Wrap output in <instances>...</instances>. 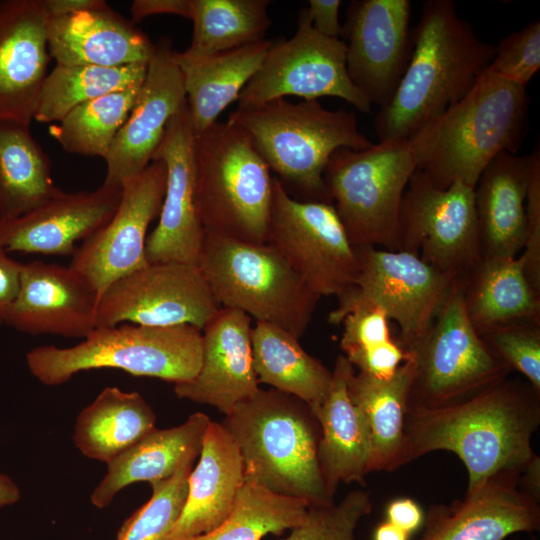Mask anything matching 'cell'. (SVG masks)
<instances>
[{
	"label": "cell",
	"mask_w": 540,
	"mask_h": 540,
	"mask_svg": "<svg viewBox=\"0 0 540 540\" xmlns=\"http://www.w3.org/2000/svg\"><path fill=\"white\" fill-rule=\"evenodd\" d=\"M540 392L508 377L465 399L406 412L410 461L430 452L456 454L468 473L467 492L506 471L522 473L537 455Z\"/></svg>",
	"instance_id": "1"
},
{
	"label": "cell",
	"mask_w": 540,
	"mask_h": 540,
	"mask_svg": "<svg viewBox=\"0 0 540 540\" xmlns=\"http://www.w3.org/2000/svg\"><path fill=\"white\" fill-rule=\"evenodd\" d=\"M412 34L404 75L374 119L379 142L411 138L462 99L495 55L451 0L426 1Z\"/></svg>",
	"instance_id": "2"
},
{
	"label": "cell",
	"mask_w": 540,
	"mask_h": 540,
	"mask_svg": "<svg viewBox=\"0 0 540 540\" xmlns=\"http://www.w3.org/2000/svg\"><path fill=\"white\" fill-rule=\"evenodd\" d=\"M527 87L488 67L470 91L408 139L421 170L438 188L456 182L474 188L498 154H516L528 126Z\"/></svg>",
	"instance_id": "3"
},
{
	"label": "cell",
	"mask_w": 540,
	"mask_h": 540,
	"mask_svg": "<svg viewBox=\"0 0 540 540\" xmlns=\"http://www.w3.org/2000/svg\"><path fill=\"white\" fill-rule=\"evenodd\" d=\"M240 451L245 480L309 505L334 502L318 460L319 422L302 400L259 389L222 421Z\"/></svg>",
	"instance_id": "4"
},
{
	"label": "cell",
	"mask_w": 540,
	"mask_h": 540,
	"mask_svg": "<svg viewBox=\"0 0 540 540\" xmlns=\"http://www.w3.org/2000/svg\"><path fill=\"white\" fill-rule=\"evenodd\" d=\"M227 120L247 131L270 171L300 201L332 204L323 178L331 155L339 148L361 151L374 144L360 132L353 111L328 110L318 100L278 98L237 107Z\"/></svg>",
	"instance_id": "5"
},
{
	"label": "cell",
	"mask_w": 540,
	"mask_h": 540,
	"mask_svg": "<svg viewBox=\"0 0 540 540\" xmlns=\"http://www.w3.org/2000/svg\"><path fill=\"white\" fill-rule=\"evenodd\" d=\"M194 154L205 233L267 243L274 177L247 131L229 120L217 121L195 136Z\"/></svg>",
	"instance_id": "6"
},
{
	"label": "cell",
	"mask_w": 540,
	"mask_h": 540,
	"mask_svg": "<svg viewBox=\"0 0 540 540\" xmlns=\"http://www.w3.org/2000/svg\"><path fill=\"white\" fill-rule=\"evenodd\" d=\"M202 361V330L190 324L96 327L75 346H39L26 354L30 373L57 386L81 371L114 368L174 384L192 380Z\"/></svg>",
	"instance_id": "7"
},
{
	"label": "cell",
	"mask_w": 540,
	"mask_h": 540,
	"mask_svg": "<svg viewBox=\"0 0 540 540\" xmlns=\"http://www.w3.org/2000/svg\"><path fill=\"white\" fill-rule=\"evenodd\" d=\"M198 267L220 307L242 311L297 338L321 298L269 243L205 233Z\"/></svg>",
	"instance_id": "8"
},
{
	"label": "cell",
	"mask_w": 540,
	"mask_h": 540,
	"mask_svg": "<svg viewBox=\"0 0 540 540\" xmlns=\"http://www.w3.org/2000/svg\"><path fill=\"white\" fill-rule=\"evenodd\" d=\"M416 169L408 140L383 141L361 151H334L324 183L355 248L400 251V207Z\"/></svg>",
	"instance_id": "9"
},
{
	"label": "cell",
	"mask_w": 540,
	"mask_h": 540,
	"mask_svg": "<svg viewBox=\"0 0 540 540\" xmlns=\"http://www.w3.org/2000/svg\"><path fill=\"white\" fill-rule=\"evenodd\" d=\"M463 281H456L429 330L407 351L414 361L407 411L457 402L511 373L469 320Z\"/></svg>",
	"instance_id": "10"
},
{
	"label": "cell",
	"mask_w": 540,
	"mask_h": 540,
	"mask_svg": "<svg viewBox=\"0 0 540 540\" xmlns=\"http://www.w3.org/2000/svg\"><path fill=\"white\" fill-rule=\"evenodd\" d=\"M359 267L353 285L328 315L332 323L357 303L380 307L399 327L398 342L407 352L429 330L458 280L407 251L356 248Z\"/></svg>",
	"instance_id": "11"
},
{
	"label": "cell",
	"mask_w": 540,
	"mask_h": 540,
	"mask_svg": "<svg viewBox=\"0 0 540 540\" xmlns=\"http://www.w3.org/2000/svg\"><path fill=\"white\" fill-rule=\"evenodd\" d=\"M267 243L318 296L339 297L356 278L359 260L330 203L300 201L273 178Z\"/></svg>",
	"instance_id": "12"
},
{
	"label": "cell",
	"mask_w": 540,
	"mask_h": 540,
	"mask_svg": "<svg viewBox=\"0 0 540 540\" xmlns=\"http://www.w3.org/2000/svg\"><path fill=\"white\" fill-rule=\"evenodd\" d=\"M399 243L441 273L465 279L481 258L474 188L456 182L440 189L416 169L401 202Z\"/></svg>",
	"instance_id": "13"
},
{
	"label": "cell",
	"mask_w": 540,
	"mask_h": 540,
	"mask_svg": "<svg viewBox=\"0 0 540 540\" xmlns=\"http://www.w3.org/2000/svg\"><path fill=\"white\" fill-rule=\"evenodd\" d=\"M286 96L303 100L332 96L361 112H371V103L349 78L345 42L318 33L306 7L298 13L296 33L272 42L237 102L238 107H253Z\"/></svg>",
	"instance_id": "14"
},
{
	"label": "cell",
	"mask_w": 540,
	"mask_h": 540,
	"mask_svg": "<svg viewBox=\"0 0 540 540\" xmlns=\"http://www.w3.org/2000/svg\"><path fill=\"white\" fill-rule=\"evenodd\" d=\"M220 308L198 266L148 263L102 293L96 327L190 324L202 330Z\"/></svg>",
	"instance_id": "15"
},
{
	"label": "cell",
	"mask_w": 540,
	"mask_h": 540,
	"mask_svg": "<svg viewBox=\"0 0 540 540\" xmlns=\"http://www.w3.org/2000/svg\"><path fill=\"white\" fill-rule=\"evenodd\" d=\"M166 180L165 163L153 160L122 186L113 216L73 253L69 266L91 284L98 298L113 282L149 263L147 231L160 214Z\"/></svg>",
	"instance_id": "16"
},
{
	"label": "cell",
	"mask_w": 540,
	"mask_h": 540,
	"mask_svg": "<svg viewBox=\"0 0 540 540\" xmlns=\"http://www.w3.org/2000/svg\"><path fill=\"white\" fill-rule=\"evenodd\" d=\"M409 0H353L342 37L353 85L380 108L393 97L413 49Z\"/></svg>",
	"instance_id": "17"
},
{
	"label": "cell",
	"mask_w": 540,
	"mask_h": 540,
	"mask_svg": "<svg viewBox=\"0 0 540 540\" xmlns=\"http://www.w3.org/2000/svg\"><path fill=\"white\" fill-rule=\"evenodd\" d=\"M195 135L187 104L171 118L153 160L167 169L158 224L147 236L149 263L178 262L198 266L205 238L196 200Z\"/></svg>",
	"instance_id": "18"
},
{
	"label": "cell",
	"mask_w": 540,
	"mask_h": 540,
	"mask_svg": "<svg viewBox=\"0 0 540 540\" xmlns=\"http://www.w3.org/2000/svg\"><path fill=\"white\" fill-rule=\"evenodd\" d=\"M168 37L155 44L135 104L104 158V184L123 186L152 161L171 118L186 103L182 72Z\"/></svg>",
	"instance_id": "19"
},
{
	"label": "cell",
	"mask_w": 540,
	"mask_h": 540,
	"mask_svg": "<svg viewBox=\"0 0 540 540\" xmlns=\"http://www.w3.org/2000/svg\"><path fill=\"white\" fill-rule=\"evenodd\" d=\"M520 472H500L450 504L424 514L419 540H505L540 528V498L520 483Z\"/></svg>",
	"instance_id": "20"
},
{
	"label": "cell",
	"mask_w": 540,
	"mask_h": 540,
	"mask_svg": "<svg viewBox=\"0 0 540 540\" xmlns=\"http://www.w3.org/2000/svg\"><path fill=\"white\" fill-rule=\"evenodd\" d=\"M98 295L75 269L43 261L23 264L4 324L30 335L84 339L96 328Z\"/></svg>",
	"instance_id": "21"
},
{
	"label": "cell",
	"mask_w": 540,
	"mask_h": 540,
	"mask_svg": "<svg viewBox=\"0 0 540 540\" xmlns=\"http://www.w3.org/2000/svg\"><path fill=\"white\" fill-rule=\"evenodd\" d=\"M42 0L0 1V121L30 126L51 59Z\"/></svg>",
	"instance_id": "22"
},
{
	"label": "cell",
	"mask_w": 540,
	"mask_h": 540,
	"mask_svg": "<svg viewBox=\"0 0 540 540\" xmlns=\"http://www.w3.org/2000/svg\"><path fill=\"white\" fill-rule=\"evenodd\" d=\"M122 186L94 191H60L36 209L0 221V249L43 255H73L76 243L104 226L115 213Z\"/></svg>",
	"instance_id": "23"
},
{
	"label": "cell",
	"mask_w": 540,
	"mask_h": 540,
	"mask_svg": "<svg viewBox=\"0 0 540 540\" xmlns=\"http://www.w3.org/2000/svg\"><path fill=\"white\" fill-rule=\"evenodd\" d=\"M251 319L236 309H219L202 329L198 373L174 384L178 398L212 406L226 416L260 389L253 368Z\"/></svg>",
	"instance_id": "24"
},
{
	"label": "cell",
	"mask_w": 540,
	"mask_h": 540,
	"mask_svg": "<svg viewBox=\"0 0 540 540\" xmlns=\"http://www.w3.org/2000/svg\"><path fill=\"white\" fill-rule=\"evenodd\" d=\"M539 146L529 155L502 152L482 171L474 202L482 258H514L524 248L525 202Z\"/></svg>",
	"instance_id": "25"
},
{
	"label": "cell",
	"mask_w": 540,
	"mask_h": 540,
	"mask_svg": "<svg viewBox=\"0 0 540 540\" xmlns=\"http://www.w3.org/2000/svg\"><path fill=\"white\" fill-rule=\"evenodd\" d=\"M47 37L50 57L65 66L148 64L155 51L149 37L109 5L48 18Z\"/></svg>",
	"instance_id": "26"
},
{
	"label": "cell",
	"mask_w": 540,
	"mask_h": 540,
	"mask_svg": "<svg viewBox=\"0 0 540 540\" xmlns=\"http://www.w3.org/2000/svg\"><path fill=\"white\" fill-rule=\"evenodd\" d=\"M245 482L243 460L221 423L210 421L198 464L188 477L181 515L168 540H191L213 531L230 514Z\"/></svg>",
	"instance_id": "27"
},
{
	"label": "cell",
	"mask_w": 540,
	"mask_h": 540,
	"mask_svg": "<svg viewBox=\"0 0 540 540\" xmlns=\"http://www.w3.org/2000/svg\"><path fill=\"white\" fill-rule=\"evenodd\" d=\"M353 370L344 355L337 357L329 392L313 411L321 430L319 465L327 492L333 499L340 483L364 484L371 473L367 425L347 390V380Z\"/></svg>",
	"instance_id": "28"
},
{
	"label": "cell",
	"mask_w": 540,
	"mask_h": 540,
	"mask_svg": "<svg viewBox=\"0 0 540 540\" xmlns=\"http://www.w3.org/2000/svg\"><path fill=\"white\" fill-rule=\"evenodd\" d=\"M210 421L206 414L196 412L178 426L151 430L107 463L106 474L91 493V503L105 508L130 484L164 480L186 463H194Z\"/></svg>",
	"instance_id": "29"
},
{
	"label": "cell",
	"mask_w": 540,
	"mask_h": 540,
	"mask_svg": "<svg viewBox=\"0 0 540 540\" xmlns=\"http://www.w3.org/2000/svg\"><path fill=\"white\" fill-rule=\"evenodd\" d=\"M272 42L263 39L208 55L175 50L195 136L217 122L222 111L237 101L243 88L259 70Z\"/></svg>",
	"instance_id": "30"
},
{
	"label": "cell",
	"mask_w": 540,
	"mask_h": 540,
	"mask_svg": "<svg viewBox=\"0 0 540 540\" xmlns=\"http://www.w3.org/2000/svg\"><path fill=\"white\" fill-rule=\"evenodd\" d=\"M413 376L409 353L390 378L378 379L354 370L348 377V394L362 413L370 437V472H393L411 462L404 424Z\"/></svg>",
	"instance_id": "31"
},
{
	"label": "cell",
	"mask_w": 540,
	"mask_h": 540,
	"mask_svg": "<svg viewBox=\"0 0 540 540\" xmlns=\"http://www.w3.org/2000/svg\"><path fill=\"white\" fill-rule=\"evenodd\" d=\"M463 295L477 332L500 324L540 322V293L529 284L520 255L480 259L463 281Z\"/></svg>",
	"instance_id": "32"
},
{
	"label": "cell",
	"mask_w": 540,
	"mask_h": 540,
	"mask_svg": "<svg viewBox=\"0 0 540 540\" xmlns=\"http://www.w3.org/2000/svg\"><path fill=\"white\" fill-rule=\"evenodd\" d=\"M156 415L143 396L104 388L77 416L72 435L87 458L108 463L153 430Z\"/></svg>",
	"instance_id": "33"
},
{
	"label": "cell",
	"mask_w": 540,
	"mask_h": 540,
	"mask_svg": "<svg viewBox=\"0 0 540 540\" xmlns=\"http://www.w3.org/2000/svg\"><path fill=\"white\" fill-rule=\"evenodd\" d=\"M251 345L259 383L302 400L312 412L322 404L332 383V371L308 354L299 338L279 326L257 321Z\"/></svg>",
	"instance_id": "34"
},
{
	"label": "cell",
	"mask_w": 540,
	"mask_h": 540,
	"mask_svg": "<svg viewBox=\"0 0 540 540\" xmlns=\"http://www.w3.org/2000/svg\"><path fill=\"white\" fill-rule=\"evenodd\" d=\"M60 191L30 126L0 121V221L24 215Z\"/></svg>",
	"instance_id": "35"
},
{
	"label": "cell",
	"mask_w": 540,
	"mask_h": 540,
	"mask_svg": "<svg viewBox=\"0 0 540 540\" xmlns=\"http://www.w3.org/2000/svg\"><path fill=\"white\" fill-rule=\"evenodd\" d=\"M148 64L118 67L58 65L48 73L34 120L53 123L77 106L110 92L143 82Z\"/></svg>",
	"instance_id": "36"
},
{
	"label": "cell",
	"mask_w": 540,
	"mask_h": 540,
	"mask_svg": "<svg viewBox=\"0 0 540 540\" xmlns=\"http://www.w3.org/2000/svg\"><path fill=\"white\" fill-rule=\"evenodd\" d=\"M269 0H192L193 36L187 52L208 55L265 39Z\"/></svg>",
	"instance_id": "37"
},
{
	"label": "cell",
	"mask_w": 540,
	"mask_h": 540,
	"mask_svg": "<svg viewBox=\"0 0 540 540\" xmlns=\"http://www.w3.org/2000/svg\"><path fill=\"white\" fill-rule=\"evenodd\" d=\"M141 84L77 106L58 124L50 125L49 134L68 153L104 159L135 104Z\"/></svg>",
	"instance_id": "38"
},
{
	"label": "cell",
	"mask_w": 540,
	"mask_h": 540,
	"mask_svg": "<svg viewBox=\"0 0 540 540\" xmlns=\"http://www.w3.org/2000/svg\"><path fill=\"white\" fill-rule=\"evenodd\" d=\"M309 506L302 499L245 480L222 524L191 540H262L268 534L279 536L302 523Z\"/></svg>",
	"instance_id": "39"
},
{
	"label": "cell",
	"mask_w": 540,
	"mask_h": 540,
	"mask_svg": "<svg viewBox=\"0 0 540 540\" xmlns=\"http://www.w3.org/2000/svg\"><path fill=\"white\" fill-rule=\"evenodd\" d=\"M388 321L380 307L364 302L348 307L332 322L343 324L340 346L358 372L387 379L408 358L409 353L392 339Z\"/></svg>",
	"instance_id": "40"
},
{
	"label": "cell",
	"mask_w": 540,
	"mask_h": 540,
	"mask_svg": "<svg viewBox=\"0 0 540 540\" xmlns=\"http://www.w3.org/2000/svg\"><path fill=\"white\" fill-rule=\"evenodd\" d=\"M193 463L171 477L151 483V498L120 527L116 540H168L183 510Z\"/></svg>",
	"instance_id": "41"
},
{
	"label": "cell",
	"mask_w": 540,
	"mask_h": 540,
	"mask_svg": "<svg viewBox=\"0 0 540 540\" xmlns=\"http://www.w3.org/2000/svg\"><path fill=\"white\" fill-rule=\"evenodd\" d=\"M371 511L370 494L353 490L339 503L310 505L303 522L280 540H355L358 524Z\"/></svg>",
	"instance_id": "42"
},
{
	"label": "cell",
	"mask_w": 540,
	"mask_h": 540,
	"mask_svg": "<svg viewBox=\"0 0 540 540\" xmlns=\"http://www.w3.org/2000/svg\"><path fill=\"white\" fill-rule=\"evenodd\" d=\"M478 334L511 372L521 373L540 392V322L500 324Z\"/></svg>",
	"instance_id": "43"
},
{
	"label": "cell",
	"mask_w": 540,
	"mask_h": 540,
	"mask_svg": "<svg viewBox=\"0 0 540 540\" xmlns=\"http://www.w3.org/2000/svg\"><path fill=\"white\" fill-rule=\"evenodd\" d=\"M488 68L499 77L527 87L540 68V21L503 37Z\"/></svg>",
	"instance_id": "44"
},
{
	"label": "cell",
	"mask_w": 540,
	"mask_h": 540,
	"mask_svg": "<svg viewBox=\"0 0 540 540\" xmlns=\"http://www.w3.org/2000/svg\"><path fill=\"white\" fill-rule=\"evenodd\" d=\"M526 237L520 257L531 287L540 293V156L537 157L525 202Z\"/></svg>",
	"instance_id": "45"
},
{
	"label": "cell",
	"mask_w": 540,
	"mask_h": 540,
	"mask_svg": "<svg viewBox=\"0 0 540 540\" xmlns=\"http://www.w3.org/2000/svg\"><path fill=\"white\" fill-rule=\"evenodd\" d=\"M340 0H309L306 7L313 28L323 36L340 39L343 28L339 21Z\"/></svg>",
	"instance_id": "46"
},
{
	"label": "cell",
	"mask_w": 540,
	"mask_h": 540,
	"mask_svg": "<svg viewBox=\"0 0 540 540\" xmlns=\"http://www.w3.org/2000/svg\"><path fill=\"white\" fill-rule=\"evenodd\" d=\"M130 13V21L134 25L154 15L167 14L191 19L192 0H134Z\"/></svg>",
	"instance_id": "47"
},
{
	"label": "cell",
	"mask_w": 540,
	"mask_h": 540,
	"mask_svg": "<svg viewBox=\"0 0 540 540\" xmlns=\"http://www.w3.org/2000/svg\"><path fill=\"white\" fill-rule=\"evenodd\" d=\"M22 263L0 249V324H4L20 285Z\"/></svg>",
	"instance_id": "48"
},
{
	"label": "cell",
	"mask_w": 540,
	"mask_h": 540,
	"mask_svg": "<svg viewBox=\"0 0 540 540\" xmlns=\"http://www.w3.org/2000/svg\"><path fill=\"white\" fill-rule=\"evenodd\" d=\"M387 521L405 532L413 533L424 521V513L418 503L410 498H398L389 503L386 509Z\"/></svg>",
	"instance_id": "49"
},
{
	"label": "cell",
	"mask_w": 540,
	"mask_h": 540,
	"mask_svg": "<svg viewBox=\"0 0 540 540\" xmlns=\"http://www.w3.org/2000/svg\"><path fill=\"white\" fill-rule=\"evenodd\" d=\"M48 18H58L105 7L104 0H42Z\"/></svg>",
	"instance_id": "50"
},
{
	"label": "cell",
	"mask_w": 540,
	"mask_h": 540,
	"mask_svg": "<svg viewBox=\"0 0 540 540\" xmlns=\"http://www.w3.org/2000/svg\"><path fill=\"white\" fill-rule=\"evenodd\" d=\"M21 491L17 483L8 475L0 473V509L17 503Z\"/></svg>",
	"instance_id": "51"
},
{
	"label": "cell",
	"mask_w": 540,
	"mask_h": 540,
	"mask_svg": "<svg viewBox=\"0 0 540 540\" xmlns=\"http://www.w3.org/2000/svg\"><path fill=\"white\" fill-rule=\"evenodd\" d=\"M410 534L389 521L379 524L374 532V540H409Z\"/></svg>",
	"instance_id": "52"
},
{
	"label": "cell",
	"mask_w": 540,
	"mask_h": 540,
	"mask_svg": "<svg viewBox=\"0 0 540 540\" xmlns=\"http://www.w3.org/2000/svg\"><path fill=\"white\" fill-rule=\"evenodd\" d=\"M532 540H535V539H532Z\"/></svg>",
	"instance_id": "53"
}]
</instances>
